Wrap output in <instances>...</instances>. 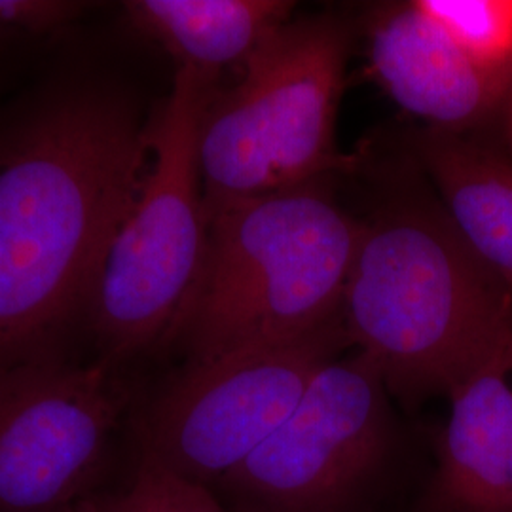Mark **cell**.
I'll use <instances>...</instances> for the list:
<instances>
[{
	"mask_svg": "<svg viewBox=\"0 0 512 512\" xmlns=\"http://www.w3.org/2000/svg\"><path fill=\"white\" fill-rule=\"evenodd\" d=\"M361 228L317 183L213 213L169 351L203 359L287 344L340 321Z\"/></svg>",
	"mask_w": 512,
	"mask_h": 512,
	"instance_id": "3",
	"label": "cell"
},
{
	"mask_svg": "<svg viewBox=\"0 0 512 512\" xmlns=\"http://www.w3.org/2000/svg\"><path fill=\"white\" fill-rule=\"evenodd\" d=\"M148 378L86 353L0 370V512H80L131 465Z\"/></svg>",
	"mask_w": 512,
	"mask_h": 512,
	"instance_id": "6",
	"label": "cell"
},
{
	"mask_svg": "<svg viewBox=\"0 0 512 512\" xmlns=\"http://www.w3.org/2000/svg\"><path fill=\"white\" fill-rule=\"evenodd\" d=\"M217 80V73L177 67L171 92L147 124L145 171L82 308L80 348L90 357L143 370L171 348L207 245L198 145Z\"/></svg>",
	"mask_w": 512,
	"mask_h": 512,
	"instance_id": "4",
	"label": "cell"
},
{
	"mask_svg": "<svg viewBox=\"0 0 512 512\" xmlns=\"http://www.w3.org/2000/svg\"><path fill=\"white\" fill-rule=\"evenodd\" d=\"M80 512H232L215 492L171 475L145 459Z\"/></svg>",
	"mask_w": 512,
	"mask_h": 512,
	"instance_id": "14",
	"label": "cell"
},
{
	"mask_svg": "<svg viewBox=\"0 0 512 512\" xmlns=\"http://www.w3.org/2000/svg\"><path fill=\"white\" fill-rule=\"evenodd\" d=\"M349 346L340 319L287 344L186 359L145 385L129 420L131 456L213 492Z\"/></svg>",
	"mask_w": 512,
	"mask_h": 512,
	"instance_id": "7",
	"label": "cell"
},
{
	"mask_svg": "<svg viewBox=\"0 0 512 512\" xmlns=\"http://www.w3.org/2000/svg\"><path fill=\"white\" fill-rule=\"evenodd\" d=\"M370 57L387 93L437 131L459 135L490 118L512 92V67L480 65L414 4L374 25Z\"/></svg>",
	"mask_w": 512,
	"mask_h": 512,
	"instance_id": "10",
	"label": "cell"
},
{
	"mask_svg": "<svg viewBox=\"0 0 512 512\" xmlns=\"http://www.w3.org/2000/svg\"><path fill=\"white\" fill-rule=\"evenodd\" d=\"M88 8V2L74 0H0V38L61 33Z\"/></svg>",
	"mask_w": 512,
	"mask_h": 512,
	"instance_id": "15",
	"label": "cell"
},
{
	"mask_svg": "<svg viewBox=\"0 0 512 512\" xmlns=\"http://www.w3.org/2000/svg\"><path fill=\"white\" fill-rule=\"evenodd\" d=\"M148 158L135 99L80 74L0 120V370L84 353L97 264Z\"/></svg>",
	"mask_w": 512,
	"mask_h": 512,
	"instance_id": "1",
	"label": "cell"
},
{
	"mask_svg": "<svg viewBox=\"0 0 512 512\" xmlns=\"http://www.w3.org/2000/svg\"><path fill=\"white\" fill-rule=\"evenodd\" d=\"M420 148L450 219L476 255L512 285V162L437 129Z\"/></svg>",
	"mask_w": 512,
	"mask_h": 512,
	"instance_id": "12",
	"label": "cell"
},
{
	"mask_svg": "<svg viewBox=\"0 0 512 512\" xmlns=\"http://www.w3.org/2000/svg\"><path fill=\"white\" fill-rule=\"evenodd\" d=\"M129 25L160 44L177 67L220 73L245 63L293 12L285 0H129Z\"/></svg>",
	"mask_w": 512,
	"mask_h": 512,
	"instance_id": "11",
	"label": "cell"
},
{
	"mask_svg": "<svg viewBox=\"0 0 512 512\" xmlns=\"http://www.w3.org/2000/svg\"><path fill=\"white\" fill-rule=\"evenodd\" d=\"M448 399L420 512H512V323Z\"/></svg>",
	"mask_w": 512,
	"mask_h": 512,
	"instance_id": "9",
	"label": "cell"
},
{
	"mask_svg": "<svg viewBox=\"0 0 512 512\" xmlns=\"http://www.w3.org/2000/svg\"><path fill=\"white\" fill-rule=\"evenodd\" d=\"M416 10L490 69L512 67V0H416Z\"/></svg>",
	"mask_w": 512,
	"mask_h": 512,
	"instance_id": "13",
	"label": "cell"
},
{
	"mask_svg": "<svg viewBox=\"0 0 512 512\" xmlns=\"http://www.w3.org/2000/svg\"><path fill=\"white\" fill-rule=\"evenodd\" d=\"M342 323L391 395H448L511 325L512 285L446 209L406 203L363 224Z\"/></svg>",
	"mask_w": 512,
	"mask_h": 512,
	"instance_id": "2",
	"label": "cell"
},
{
	"mask_svg": "<svg viewBox=\"0 0 512 512\" xmlns=\"http://www.w3.org/2000/svg\"><path fill=\"white\" fill-rule=\"evenodd\" d=\"M348 37L330 19L289 21L217 90L200 128L205 215L260 196L317 183L344 158L336 118Z\"/></svg>",
	"mask_w": 512,
	"mask_h": 512,
	"instance_id": "5",
	"label": "cell"
},
{
	"mask_svg": "<svg viewBox=\"0 0 512 512\" xmlns=\"http://www.w3.org/2000/svg\"><path fill=\"white\" fill-rule=\"evenodd\" d=\"M403 442L384 378L366 355L323 366L293 412L213 490L232 512H372Z\"/></svg>",
	"mask_w": 512,
	"mask_h": 512,
	"instance_id": "8",
	"label": "cell"
}]
</instances>
